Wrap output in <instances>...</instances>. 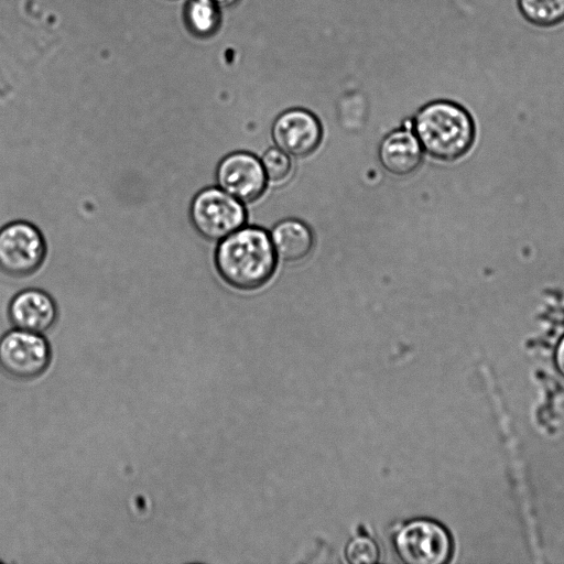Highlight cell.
Returning a JSON list of instances; mask_svg holds the SVG:
<instances>
[{
    "instance_id": "obj_10",
    "label": "cell",
    "mask_w": 564,
    "mask_h": 564,
    "mask_svg": "<svg viewBox=\"0 0 564 564\" xmlns=\"http://www.w3.org/2000/svg\"><path fill=\"white\" fill-rule=\"evenodd\" d=\"M423 149L412 131L398 129L387 134L380 142L378 158L381 166L399 177L413 174L423 160Z\"/></svg>"
},
{
    "instance_id": "obj_8",
    "label": "cell",
    "mask_w": 564,
    "mask_h": 564,
    "mask_svg": "<svg viewBox=\"0 0 564 564\" xmlns=\"http://www.w3.org/2000/svg\"><path fill=\"white\" fill-rule=\"evenodd\" d=\"M218 187L241 203L259 199L265 191L267 178L261 161L249 152H232L216 167Z\"/></svg>"
},
{
    "instance_id": "obj_7",
    "label": "cell",
    "mask_w": 564,
    "mask_h": 564,
    "mask_svg": "<svg viewBox=\"0 0 564 564\" xmlns=\"http://www.w3.org/2000/svg\"><path fill=\"white\" fill-rule=\"evenodd\" d=\"M271 137L278 149L293 158L311 155L319 147L323 129L317 117L304 108H290L276 116Z\"/></svg>"
},
{
    "instance_id": "obj_2",
    "label": "cell",
    "mask_w": 564,
    "mask_h": 564,
    "mask_svg": "<svg viewBox=\"0 0 564 564\" xmlns=\"http://www.w3.org/2000/svg\"><path fill=\"white\" fill-rule=\"evenodd\" d=\"M423 152L442 162H454L473 148L476 127L469 111L449 99L423 105L411 121Z\"/></svg>"
},
{
    "instance_id": "obj_13",
    "label": "cell",
    "mask_w": 564,
    "mask_h": 564,
    "mask_svg": "<svg viewBox=\"0 0 564 564\" xmlns=\"http://www.w3.org/2000/svg\"><path fill=\"white\" fill-rule=\"evenodd\" d=\"M517 7L534 26L550 29L564 23V0H517Z\"/></svg>"
},
{
    "instance_id": "obj_11",
    "label": "cell",
    "mask_w": 564,
    "mask_h": 564,
    "mask_svg": "<svg viewBox=\"0 0 564 564\" xmlns=\"http://www.w3.org/2000/svg\"><path fill=\"white\" fill-rule=\"evenodd\" d=\"M270 239L279 260L295 263L305 259L314 246L310 227L299 219L279 221L270 232Z\"/></svg>"
},
{
    "instance_id": "obj_4",
    "label": "cell",
    "mask_w": 564,
    "mask_h": 564,
    "mask_svg": "<svg viewBox=\"0 0 564 564\" xmlns=\"http://www.w3.org/2000/svg\"><path fill=\"white\" fill-rule=\"evenodd\" d=\"M46 242L41 230L25 220H14L0 228V270L14 278L35 273L46 258Z\"/></svg>"
},
{
    "instance_id": "obj_17",
    "label": "cell",
    "mask_w": 564,
    "mask_h": 564,
    "mask_svg": "<svg viewBox=\"0 0 564 564\" xmlns=\"http://www.w3.org/2000/svg\"><path fill=\"white\" fill-rule=\"evenodd\" d=\"M216 4L220 9H228L230 7H234L240 2V0H208Z\"/></svg>"
},
{
    "instance_id": "obj_15",
    "label": "cell",
    "mask_w": 564,
    "mask_h": 564,
    "mask_svg": "<svg viewBox=\"0 0 564 564\" xmlns=\"http://www.w3.org/2000/svg\"><path fill=\"white\" fill-rule=\"evenodd\" d=\"M346 556L352 564H372L377 562L379 551L371 539L359 536L349 542L346 549Z\"/></svg>"
},
{
    "instance_id": "obj_14",
    "label": "cell",
    "mask_w": 564,
    "mask_h": 564,
    "mask_svg": "<svg viewBox=\"0 0 564 564\" xmlns=\"http://www.w3.org/2000/svg\"><path fill=\"white\" fill-rule=\"evenodd\" d=\"M267 182L273 186L285 184L292 176L291 156L278 148L267 150L261 158Z\"/></svg>"
},
{
    "instance_id": "obj_6",
    "label": "cell",
    "mask_w": 564,
    "mask_h": 564,
    "mask_svg": "<svg viewBox=\"0 0 564 564\" xmlns=\"http://www.w3.org/2000/svg\"><path fill=\"white\" fill-rule=\"evenodd\" d=\"M395 546L400 557L411 564H443L453 552L447 530L426 519L405 524L397 535Z\"/></svg>"
},
{
    "instance_id": "obj_5",
    "label": "cell",
    "mask_w": 564,
    "mask_h": 564,
    "mask_svg": "<svg viewBox=\"0 0 564 564\" xmlns=\"http://www.w3.org/2000/svg\"><path fill=\"white\" fill-rule=\"evenodd\" d=\"M51 347L42 334L14 328L0 338V367L20 380L40 377L51 362Z\"/></svg>"
},
{
    "instance_id": "obj_9",
    "label": "cell",
    "mask_w": 564,
    "mask_h": 564,
    "mask_svg": "<svg viewBox=\"0 0 564 564\" xmlns=\"http://www.w3.org/2000/svg\"><path fill=\"white\" fill-rule=\"evenodd\" d=\"M8 315L15 328L43 334L55 324L58 311L47 292L31 288L13 296Z\"/></svg>"
},
{
    "instance_id": "obj_1",
    "label": "cell",
    "mask_w": 564,
    "mask_h": 564,
    "mask_svg": "<svg viewBox=\"0 0 564 564\" xmlns=\"http://www.w3.org/2000/svg\"><path fill=\"white\" fill-rule=\"evenodd\" d=\"M270 235L259 227H241L221 239L215 251V267L231 288L252 291L263 286L276 268Z\"/></svg>"
},
{
    "instance_id": "obj_12",
    "label": "cell",
    "mask_w": 564,
    "mask_h": 564,
    "mask_svg": "<svg viewBox=\"0 0 564 564\" xmlns=\"http://www.w3.org/2000/svg\"><path fill=\"white\" fill-rule=\"evenodd\" d=\"M184 19L193 34L207 37L219 29L221 9L208 0H188L184 9Z\"/></svg>"
},
{
    "instance_id": "obj_3",
    "label": "cell",
    "mask_w": 564,
    "mask_h": 564,
    "mask_svg": "<svg viewBox=\"0 0 564 564\" xmlns=\"http://www.w3.org/2000/svg\"><path fill=\"white\" fill-rule=\"evenodd\" d=\"M189 218L202 237L220 241L245 225L247 214L241 202L220 187L212 186L194 196Z\"/></svg>"
},
{
    "instance_id": "obj_16",
    "label": "cell",
    "mask_w": 564,
    "mask_h": 564,
    "mask_svg": "<svg viewBox=\"0 0 564 564\" xmlns=\"http://www.w3.org/2000/svg\"><path fill=\"white\" fill-rule=\"evenodd\" d=\"M554 366L564 379V336L558 340L554 351Z\"/></svg>"
}]
</instances>
